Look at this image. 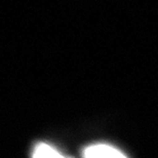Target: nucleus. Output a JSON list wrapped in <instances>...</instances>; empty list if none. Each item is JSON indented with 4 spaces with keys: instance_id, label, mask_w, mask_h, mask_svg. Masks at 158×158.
<instances>
[{
    "instance_id": "obj_1",
    "label": "nucleus",
    "mask_w": 158,
    "mask_h": 158,
    "mask_svg": "<svg viewBox=\"0 0 158 158\" xmlns=\"http://www.w3.org/2000/svg\"><path fill=\"white\" fill-rule=\"evenodd\" d=\"M83 158H128L117 148L108 144H94L87 146L82 152Z\"/></svg>"
},
{
    "instance_id": "obj_2",
    "label": "nucleus",
    "mask_w": 158,
    "mask_h": 158,
    "mask_svg": "<svg viewBox=\"0 0 158 158\" xmlns=\"http://www.w3.org/2000/svg\"><path fill=\"white\" fill-rule=\"evenodd\" d=\"M32 158H72L64 155L58 149L46 143H38L34 147Z\"/></svg>"
}]
</instances>
